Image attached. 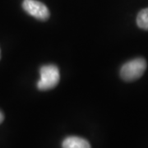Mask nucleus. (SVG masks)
<instances>
[{
	"label": "nucleus",
	"mask_w": 148,
	"mask_h": 148,
	"mask_svg": "<svg viewBox=\"0 0 148 148\" xmlns=\"http://www.w3.org/2000/svg\"><path fill=\"white\" fill-rule=\"evenodd\" d=\"M22 8L29 15L40 21H46L50 15L47 7L37 0H24Z\"/></svg>",
	"instance_id": "obj_3"
},
{
	"label": "nucleus",
	"mask_w": 148,
	"mask_h": 148,
	"mask_svg": "<svg viewBox=\"0 0 148 148\" xmlns=\"http://www.w3.org/2000/svg\"><path fill=\"white\" fill-rule=\"evenodd\" d=\"M63 148H91L90 143L86 139L80 137L71 136L64 140L62 143Z\"/></svg>",
	"instance_id": "obj_4"
},
{
	"label": "nucleus",
	"mask_w": 148,
	"mask_h": 148,
	"mask_svg": "<svg viewBox=\"0 0 148 148\" xmlns=\"http://www.w3.org/2000/svg\"><path fill=\"white\" fill-rule=\"evenodd\" d=\"M147 69V62L143 58L132 59L123 65L120 77L125 82H133L139 79Z\"/></svg>",
	"instance_id": "obj_1"
},
{
	"label": "nucleus",
	"mask_w": 148,
	"mask_h": 148,
	"mask_svg": "<svg viewBox=\"0 0 148 148\" xmlns=\"http://www.w3.org/2000/svg\"><path fill=\"white\" fill-rule=\"evenodd\" d=\"M3 119H4V115H3V112H2V111H0V123L3 121Z\"/></svg>",
	"instance_id": "obj_6"
},
{
	"label": "nucleus",
	"mask_w": 148,
	"mask_h": 148,
	"mask_svg": "<svg viewBox=\"0 0 148 148\" xmlns=\"http://www.w3.org/2000/svg\"><path fill=\"white\" fill-rule=\"evenodd\" d=\"M40 78L37 83V87L40 90H51L59 82L60 75L58 67L53 64H48L40 68Z\"/></svg>",
	"instance_id": "obj_2"
},
{
	"label": "nucleus",
	"mask_w": 148,
	"mask_h": 148,
	"mask_svg": "<svg viewBox=\"0 0 148 148\" xmlns=\"http://www.w3.org/2000/svg\"><path fill=\"white\" fill-rule=\"evenodd\" d=\"M0 58H1V51H0Z\"/></svg>",
	"instance_id": "obj_7"
},
{
	"label": "nucleus",
	"mask_w": 148,
	"mask_h": 148,
	"mask_svg": "<svg viewBox=\"0 0 148 148\" xmlns=\"http://www.w3.org/2000/svg\"><path fill=\"white\" fill-rule=\"evenodd\" d=\"M137 24L141 29L148 31V8L141 11L137 16Z\"/></svg>",
	"instance_id": "obj_5"
}]
</instances>
